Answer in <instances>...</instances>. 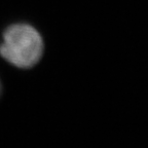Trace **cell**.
Returning a JSON list of instances; mask_svg holds the SVG:
<instances>
[{
	"label": "cell",
	"instance_id": "cell-1",
	"mask_svg": "<svg viewBox=\"0 0 148 148\" xmlns=\"http://www.w3.org/2000/svg\"><path fill=\"white\" fill-rule=\"evenodd\" d=\"M43 51V38L34 26L28 23H14L3 31L0 56L14 67L33 68L40 62Z\"/></svg>",
	"mask_w": 148,
	"mask_h": 148
},
{
	"label": "cell",
	"instance_id": "cell-2",
	"mask_svg": "<svg viewBox=\"0 0 148 148\" xmlns=\"http://www.w3.org/2000/svg\"><path fill=\"white\" fill-rule=\"evenodd\" d=\"M1 90H2V88H1V81H0V94H1Z\"/></svg>",
	"mask_w": 148,
	"mask_h": 148
}]
</instances>
